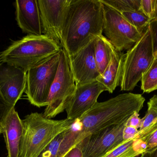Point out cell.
<instances>
[{"label": "cell", "instance_id": "1f68e13d", "mask_svg": "<svg viewBox=\"0 0 157 157\" xmlns=\"http://www.w3.org/2000/svg\"><path fill=\"white\" fill-rule=\"evenodd\" d=\"M147 106L152 107L157 110V95L152 97L147 103Z\"/></svg>", "mask_w": 157, "mask_h": 157}, {"label": "cell", "instance_id": "4316f807", "mask_svg": "<svg viewBox=\"0 0 157 157\" xmlns=\"http://www.w3.org/2000/svg\"><path fill=\"white\" fill-rule=\"evenodd\" d=\"M146 151L145 153H149L157 147V130L155 131L145 142Z\"/></svg>", "mask_w": 157, "mask_h": 157}, {"label": "cell", "instance_id": "44dd1931", "mask_svg": "<svg viewBox=\"0 0 157 157\" xmlns=\"http://www.w3.org/2000/svg\"><path fill=\"white\" fill-rule=\"evenodd\" d=\"M120 13L141 11V0H100Z\"/></svg>", "mask_w": 157, "mask_h": 157}, {"label": "cell", "instance_id": "e575fe53", "mask_svg": "<svg viewBox=\"0 0 157 157\" xmlns=\"http://www.w3.org/2000/svg\"><path fill=\"white\" fill-rule=\"evenodd\" d=\"M149 154L148 153H144L142 154L140 157H148Z\"/></svg>", "mask_w": 157, "mask_h": 157}, {"label": "cell", "instance_id": "8992f818", "mask_svg": "<svg viewBox=\"0 0 157 157\" xmlns=\"http://www.w3.org/2000/svg\"><path fill=\"white\" fill-rule=\"evenodd\" d=\"M76 85L71 72L66 51L60 50V60L56 76L51 87L48 105L43 115L48 119L55 118L66 110L74 94Z\"/></svg>", "mask_w": 157, "mask_h": 157}, {"label": "cell", "instance_id": "ffe728a7", "mask_svg": "<svg viewBox=\"0 0 157 157\" xmlns=\"http://www.w3.org/2000/svg\"><path fill=\"white\" fill-rule=\"evenodd\" d=\"M125 19L139 32L144 33L151 20L141 11L122 12L121 13Z\"/></svg>", "mask_w": 157, "mask_h": 157}, {"label": "cell", "instance_id": "f546056e", "mask_svg": "<svg viewBox=\"0 0 157 157\" xmlns=\"http://www.w3.org/2000/svg\"><path fill=\"white\" fill-rule=\"evenodd\" d=\"M150 26L152 29L154 42V54L157 57V20H152L150 22Z\"/></svg>", "mask_w": 157, "mask_h": 157}, {"label": "cell", "instance_id": "8fae6325", "mask_svg": "<svg viewBox=\"0 0 157 157\" xmlns=\"http://www.w3.org/2000/svg\"><path fill=\"white\" fill-rule=\"evenodd\" d=\"M96 38L75 54L68 56L76 86L97 81L100 75L94 55Z\"/></svg>", "mask_w": 157, "mask_h": 157}, {"label": "cell", "instance_id": "5bb4252c", "mask_svg": "<svg viewBox=\"0 0 157 157\" xmlns=\"http://www.w3.org/2000/svg\"><path fill=\"white\" fill-rule=\"evenodd\" d=\"M16 20L23 32L29 35H43L38 0L15 2Z\"/></svg>", "mask_w": 157, "mask_h": 157}, {"label": "cell", "instance_id": "cb8c5ba5", "mask_svg": "<svg viewBox=\"0 0 157 157\" xmlns=\"http://www.w3.org/2000/svg\"><path fill=\"white\" fill-rule=\"evenodd\" d=\"M157 119V110L148 106V109L144 117L142 119L141 127L139 130H144L152 124Z\"/></svg>", "mask_w": 157, "mask_h": 157}, {"label": "cell", "instance_id": "f1b7e54d", "mask_svg": "<svg viewBox=\"0 0 157 157\" xmlns=\"http://www.w3.org/2000/svg\"><path fill=\"white\" fill-rule=\"evenodd\" d=\"M139 130L133 127L125 126L123 131V138L124 141H128L136 137Z\"/></svg>", "mask_w": 157, "mask_h": 157}, {"label": "cell", "instance_id": "d6a6232c", "mask_svg": "<svg viewBox=\"0 0 157 157\" xmlns=\"http://www.w3.org/2000/svg\"><path fill=\"white\" fill-rule=\"evenodd\" d=\"M148 154H149L148 157H157V147Z\"/></svg>", "mask_w": 157, "mask_h": 157}, {"label": "cell", "instance_id": "d590c367", "mask_svg": "<svg viewBox=\"0 0 157 157\" xmlns=\"http://www.w3.org/2000/svg\"><path fill=\"white\" fill-rule=\"evenodd\" d=\"M3 128L2 123H0V135L2 133Z\"/></svg>", "mask_w": 157, "mask_h": 157}, {"label": "cell", "instance_id": "9a60e30c", "mask_svg": "<svg viewBox=\"0 0 157 157\" xmlns=\"http://www.w3.org/2000/svg\"><path fill=\"white\" fill-rule=\"evenodd\" d=\"M2 125L8 157H19L23 124L15 107L12 108L6 114Z\"/></svg>", "mask_w": 157, "mask_h": 157}, {"label": "cell", "instance_id": "4fadbf2b", "mask_svg": "<svg viewBox=\"0 0 157 157\" xmlns=\"http://www.w3.org/2000/svg\"><path fill=\"white\" fill-rule=\"evenodd\" d=\"M106 88L98 81L76 86L66 111L67 119L75 121L90 110L98 102L99 96Z\"/></svg>", "mask_w": 157, "mask_h": 157}, {"label": "cell", "instance_id": "836d02e7", "mask_svg": "<svg viewBox=\"0 0 157 157\" xmlns=\"http://www.w3.org/2000/svg\"><path fill=\"white\" fill-rule=\"evenodd\" d=\"M157 20V0H156V3L155 11V19L153 20Z\"/></svg>", "mask_w": 157, "mask_h": 157}, {"label": "cell", "instance_id": "ac0fdd59", "mask_svg": "<svg viewBox=\"0 0 157 157\" xmlns=\"http://www.w3.org/2000/svg\"><path fill=\"white\" fill-rule=\"evenodd\" d=\"M145 151V143L135 137L125 141L103 157H136Z\"/></svg>", "mask_w": 157, "mask_h": 157}, {"label": "cell", "instance_id": "2e32d148", "mask_svg": "<svg viewBox=\"0 0 157 157\" xmlns=\"http://www.w3.org/2000/svg\"><path fill=\"white\" fill-rule=\"evenodd\" d=\"M124 57L122 52L115 51L109 64L97 80L109 93H113L121 82Z\"/></svg>", "mask_w": 157, "mask_h": 157}, {"label": "cell", "instance_id": "3957f363", "mask_svg": "<svg viewBox=\"0 0 157 157\" xmlns=\"http://www.w3.org/2000/svg\"><path fill=\"white\" fill-rule=\"evenodd\" d=\"M23 133L19 157H37L58 136L71 127L74 121L52 120L33 112L23 120Z\"/></svg>", "mask_w": 157, "mask_h": 157}, {"label": "cell", "instance_id": "7a4b0ae2", "mask_svg": "<svg viewBox=\"0 0 157 157\" xmlns=\"http://www.w3.org/2000/svg\"><path fill=\"white\" fill-rule=\"evenodd\" d=\"M104 11L100 0H71L62 37V48L74 55L103 33Z\"/></svg>", "mask_w": 157, "mask_h": 157}, {"label": "cell", "instance_id": "ba28073f", "mask_svg": "<svg viewBox=\"0 0 157 157\" xmlns=\"http://www.w3.org/2000/svg\"><path fill=\"white\" fill-rule=\"evenodd\" d=\"M101 2L104 11L103 33L117 52L128 50L138 42L143 33L130 24L121 13Z\"/></svg>", "mask_w": 157, "mask_h": 157}, {"label": "cell", "instance_id": "d6986e66", "mask_svg": "<svg viewBox=\"0 0 157 157\" xmlns=\"http://www.w3.org/2000/svg\"><path fill=\"white\" fill-rule=\"evenodd\" d=\"M141 89L150 93L157 89V57H155L148 70L141 79Z\"/></svg>", "mask_w": 157, "mask_h": 157}, {"label": "cell", "instance_id": "7402d4cb", "mask_svg": "<svg viewBox=\"0 0 157 157\" xmlns=\"http://www.w3.org/2000/svg\"><path fill=\"white\" fill-rule=\"evenodd\" d=\"M64 132L58 135L37 157H57Z\"/></svg>", "mask_w": 157, "mask_h": 157}, {"label": "cell", "instance_id": "52a82bcc", "mask_svg": "<svg viewBox=\"0 0 157 157\" xmlns=\"http://www.w3.org/2000/svg\"><path fill=\"white\" fill-rule=\"evenodd\" d=\"M60 51L40 62L27 72L25 93L30 104L47 107L51 87L56 76Z\"/></svg>", "mask_w": 157, "mask_h": 157}, {"label": "cell", "instance_id": "603a6c76", "mask_svg": "<svg viewBox=\"0 0 157 157\" xmlns=\"http://www.w3.org/2000/svg\"><path fill=\"white\" fill-rule=\"evenodd\" d=\"M156 0H141V11L152 20L155 18Z\"/></svg>", "mask_w": 157, "mask_h": 157}, {"label": "cell", "instance_id": "484cf974", "mask_svg": "<svg viewBox=\"0 0 157 157\" xmlns=\"http://www.w3.org/2000/svg\"><path fill=\"white\" fill-rule=\"evenodd\" d=\"M142 124V119L139 118V113L135 112L128 119L125 123V126L140 129Z\"/></svg>", "mask_w": 157, "mask_h": 157}, {"label": "cell", "instance_id": "d4e9b609", "mask_svg": "<svg viewBox=\"0 0 157 157\" xmlns=\"http://www.w3.org/2000/svg\"><path fill=\"white\" fill-rule=\"evenodd\" d=\"M157 130V119L152 124L144 130H139L136 138L145 143L148 137Z\"/></svg>", "mask_w": 157, "mask_h": 157}, {"label": "cell", "instance_id": "6da1fadb", "mask_svg": "<svg viewBox=\"0 0 157 157\" xmlns=\"http://www.w3.org/2000/svg\"><path fill=\"white\" fill-rule=\"evenodd\" d=\"M145 101L142 95L128 93L104 102H97L64 131L61 149L67 152L86 136L126 121L134 113H139Z\"/></svg>", "mask_w": 157, "mask_h": 157}, {"label": "cell", "instance_id": "83f0119b", "mask_svg": "<svg viewBox=\"0 0 157 157\" xmlns=\"http://www.w3.org/2000/svg\"><path fill=\"white\" fill-rule=\"evenodd\" d=\"M12 108H11L6 102L0 91V123L2 122L6 114Z\"/></svg>", "mask_w": 157, "mask_h": 157}, {"label": "cell", "instance_id": "4dcf8cb0", "mask_svg": "<svg viewBox=\"0 0 157 157\" xmlns=\"http://www.w3.org/2000/svg\"><path fill=\"white\" fill-rule=\"evenodd\" d=\"M82 153L78 146L71 148L62 157H82Z\"/></svg>", "mask_w": 157, "mask_h": 157}, {"label": "cell", "instance_id": "7c38bea8", "mask_svg": "<svg viewBox=\"0 0 157 157\" xmlns=\"http://www.w3.org/2000/svg\"><path fill=\"white\" fill-rule=\"evenodd\" d=\"M26 82V72L6 63H0V91L11 108H14L25 91Z\"/></svg>", "mask_w": 157, "mask_h": 157}, {"label": "cell", "instance_id": "30bf717a", "mask_svg": "<svg viewBox=\"0 0 157 157\" xmlns=\"http://www.w3.org/2000/svg\"><path fill=\"white\" fill-rule=\"evenodd\" d=\"M71 2V0H38L43 35L60 45Z\"/></svg>", "mask_w": 157, "mask_h": 157}, {"label": "cell", "instance_id": "e0dca14e", "mask_svg": "<svg viewBox=\"0 0 157 157\" xmlns=\"http://www.w3.org/2000/svg\"><path fill=\"white\" fill-rule=\"evenodd\" d=\"M115 51L112 44L102 34L96 37L94 55L100 75L103 73L109 64Z\"/></svg>", "mask_w": 157, "mask_h": 157}, {"label": "cell", "instance_id": "9c48e42d", "mask_svg": "<svg viewBox=\"0 0 157 157\" xmlns=\"http://www.w3.org/2000/svg\"><path fill=\"white\" fill-rule=\"evenodd\" d=\"M126 121L107 127L83 138L76 145L82 157H103L124 143L123 131Z\"/></svg>", "mask_w": 157, "mask_h": 157}, {"label": "cell", "instance_id": "5b68a950", "mask_svg": "<svg viewBox=\"0 0 157 157\" xmlns=\"http://www.w3.org/2000/svg\"><path fill=\"white\" fill-rule=\"evenodd\" d=\"M150 24L138 42L124 54L120 86L122 91L133 90L155 60Z\"/></svg>", "mask_w": 157, "mask_h": 157}, {"label": "cell", "instance_id": "277c9868", "mask_svg": "<svg viewBox=\"0 0 157 157\" xmlns=\"http://www.w3.org/2000/svg\"><path fill=\"white\" fill-rule=\"evenodd\" d=\"M62 49L45 35H28L14 42L0 55V61L25 72Z\"/></svg>", "mask_w": 157, "mask_h": 157}]
</instances>
